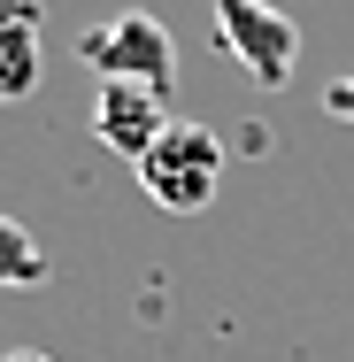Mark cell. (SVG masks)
I'll use <instances>...</instances> for the list:
<instances>
[{
	"instance_id": "obj_3",
	"label": "cell",
	"mask_w": 354,
	"mask_h": 362,
	"mask_svg": "<svg viewBox=\"0 0 354 362\" xmlns=\"http://www.w3.org/2000/svg\"><path fill=\"white\" fill-rule=\"evenodd\" d=\"M216 47L254 70L262 85H293V62H300V23L270 8V0H216Z\"/></svg>"
},
{
	"instance_id": "obj_6",
	"label": "cell",
	"mask_w": 354,
	"mask_h": 362,
	"mask_svg": "<svg viewBox=\"0 0 354 362\" xmlns=\"http://www.w3.org/2000/svg\"><path fill=\"white\" fill-rule=\"evenodd\" d=\"M47 247L31 239V223H16V216H0V286H16V293H31V286H47Z\"/></svg>"
},
{
	"instance_id": "obj_5",
	"label": "cell",
	"mask_w": 354,
	"mask_h": 362,
	"mask_svg": "<svg viewBox=\"0 0 354 362\" xmlns=\"http://www.w3.org/2000/svg\"><path fill=\"white\" fill-rule=\"evenodd\" d=\"M39 93V0H0V100Z\"/></svg>"
},
{
	"instance_id": "obj_7",
	"label": "cell",
	"mask_w": 354,
	"mask_h": 362,
	"mask_svg": "<svg viewBox=\"0 0 354 362\" xmlns=\"http://www.w3.org/2000/svg\"><path fill=\"white\" fill-rule=\"evenodd\" d=\"M324 108H331L339 124H354V77H331V85H324Z\"/></svg>"
},
{
	"instance_id": "obj_8",
	"label": "cell",
	"mask_w": 354,
	"mask_h": 362,
	"mask_svg": "<svg viewBox=\"0 0 354 362\" xmlns=\"http://www.w3.org/2000/svg\"><path fill=\"white\" fill-rule=\"evenodd\" d=\"M8 362H54V355H31V347H23V355H8Z\"/></svg>"
},
{
	"instance_id": "obj_2",
	"label": "cell",
	"mask_w": 354,
	"mask_h": 362,
	"mask_svg": "<svg viewBox=\"0 0 354 362\" xmlns=\"http://www.w3.org/2000/svg\"><path fill=\"white\" fill-rule=\"evenodd\" d=\"M77 54H85V70H100V77H131V85H154V93L177 85V39H170V23L146 16V8H124L116 23L85 31Z\"/></svg>"
},
{
	"instance_id": "obj_4",
	"label": "cell",
	"mask_w": 354,
	"mask_h": 362,
	"mask_svg": "<svg viewBox=\"0 0 354 362\" xmlns=\"http://www.w3.org/2000/svg\"><path fill=\"white\" fill-rule=\"evenodd\" d=\"M170 124H177V116H170V93L131 85V77H100V93H93V139L108 146V154H124V162L139 170Z\"/></svg>"
},
{
	"instance_id": "obj_1",
	"label": "cell",
	"mask_w": 354,
	"mask_h": 362,
	"mask_svg": "<svg viewBox=\"0 0 354 362\" xmlns=\"http://www.w3.org/2000/svg\"><path fill=\"white\" fill-rule=\"evenodd\" d=\"M139 185L154 209H170V216H201L216 193H223V139H216L208 124H170L154 154L139 162Z\"/></svg>"
}]
</instances>
